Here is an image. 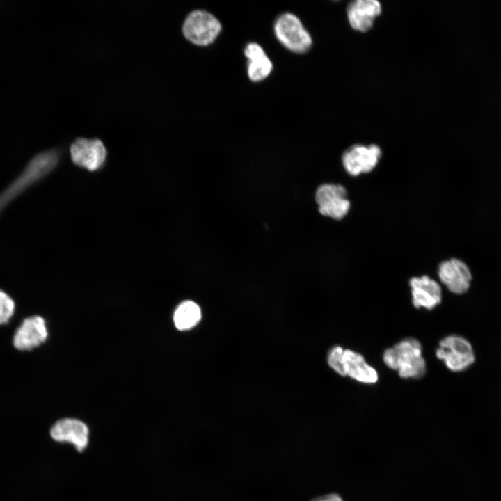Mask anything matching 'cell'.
<instances>
[{
  "mask_svg": "<svg viewBox=\"0 0 501 501\" xmlns=\"http://www.w3.org/2000/svg\"><path fill=\"white\" fill-rule=\"evenodd\" d=\"M383 361L390 368L398 371L402 378L420 379L426 371L422 347L415 339H405L385 350Z\"/></svg>",
  "mask_w": 501,
  "mask_h": 501,
  "instance_id": "1",
  "label": "cell"
},
{
  "mask_svg": "<svg viewBox=\"0 0 501 501\" xmlns=\"http://www.w3.org/2000/svg\"><path fill=\"white\" fill-rule=\"evenodd\" d=\"M58 154L55 150L36 155L21 175L0 196V210L31 184L49 173L57 164Z\"/></svg>",
  "mask_w": 501,
  "mask_h": 501,
  "instance_id": "2",
  "label": "cell"
},
{
  "mask_svg": "<svg viewBox=\"0 0 501 501\" xmlns=\"http://www.w3.org/2000/svg\"><path fill=\"white\" fill-rule=\"evenodd\" d=\"M329 366L339 374L354 379L365 383H374L378 380L376 371L369 366L363 356L340 347H333L328 356Z\"/></svg>",
  "mask_w": 501,
  "mask_h": 501,
  "instance_id": "3",
  "label": "cell"
},
{
  "mask_svg": "<svg viewBox=\"0 0 501 501\" xmlns=\"http://www.w3.org/2000/svg\"><path fill=\"white\" fill-rule=\"evenodd\" d=\"M436 355L450 370L455 372L468 369L475 361L474 349L470 342L456 335L443 338L439 343Z\"/></svg>",
  "mask_w": 501,
  "mask_h": 501,
  "instance_id": "4",
  "label": "cell"
},
{
  "mask_svg": "<svg viewBox=\"0 0 501 501\" xmlns=\"http://www.w3.org/2000/svg\"><path fill=\"white\" fill-rule=\"evenodd\" d=\"M274 32L278 41L294 53H305L312 46L310 35L300 19L292 13H284L277 19Z\"/></svg>",
  "mask_w": 501,
  "mask_h": 501,
  "instance_id": "5",
  "label": "cell"
},
{
  "mask_svg": "<svg viewBox=\"0 0 501 501\" xmlns=\"http://www.w3.org/2000/svg\"><path fill=\"white\" fill-rule=\"evenodd\" d=\"M221 30L220 22L211 13L201 10L190 13L182 26L184 37L193 44L200 46L213 42Z\"/></svg>",
  "mask_w": 501,
  "mask_h": 501,
  "instance_id": "6",
  "label": "cell"
},
{
  "mask_svg": "<svg viewBox=\"0 0 501 501\" xmlns=\"http://www.w3.org/2000/svg\"><path fill=\"white\" fill-rule=\"evenodd\" d=\"M347 190L341 184H324L315 192L319 213L335 220L343 218L350 208Z\"/></svg>",
  "mask_w": 501,
  "mask_h": 501,
  "instance_id": "7",
  "label": "cell"
},
{
  "mask_svg": "<svg viewBox=\"0 0 501 501\" xmlns=\"http://www.w3.org/2000/svg\"><path fill=\"white\" fill-rule=\"evenodd\" d=\"M381 157V148L375 144H356L347 149L342 156L344 170L352 176L372 171Z\"/></svg>",
  "mask_w": 501,
  "mask_h": 501,
  "instance_id": "8",
  "label": "cell"
},
{
  "mask_svg": "<svg viewBox=\"0 0 501 501\" xmlns=\"http://www.w3.org/2000/svg\"><path fill=\"white\" fill-rule=\"evenodd\" d=\"M72 161L78 166L95 171L100 168L106 158V150L97 138H79L70 148Z\"/></svg>",
  "mask_w": 501,
  "mask_h": 501,
  "instance_id": "9",
  "label": "cell"
},
{
  "mask_svg": "<svg viewBox=\"0 0 501 501\" xmlns=\"http://www.w3.org/2000/svg\"><path fill=\"white\" fill-rule=\"evenodd\" d=\"M50 435L58 443H67L77 452L84 451L89 444V429L86 423L76 418H63L51 427Z\"/></svg>",
  "mask_w": 501,
  "mask_h": 501,
  "instance_id": "10",
  "label": "cell"
},
{
  "mask_svg": "<svg viewBox=\"0 0 501 501\" xmlns=\"http://www.w3.org/2000/svg\"><path fill=\"white\" fill-rule=\"evenodd\" d=\"M438 275L441 283L452 293L462 294L470 288L472 276L468 266L462 260L452 258L442 262Z\"/></svg>",
  "mask_w": 501,
  "mask_h": 501,
  "instance_id": "11",
  "label": "cell"
},
{
  "mask_svg": "<svg viewBox=\"0 0 501 501\" xmlns=\"http://www.w3.org/2000/svg\"><path fill=\"white\" fill-rule=\"evenodd\" d=\"M48 332L45 319L38 315L23 320L16 329L13 344L20 351H30L42 344L47 338Z\"/></svg>",
  "mask_w": 501,
  "mask_h": 501,
  "instance_id": "12",
  "label": "cell"
},
{
  "mask_svg": "<svg viewBox=\"0 0 501 501\" xmlns=\"http://www.w3.org/2000/svg\"><path fill=\"white\" fill-rule=\"evenodd\" d=\"M382 8L376 0H356L351 2L347 9L348 21L356 31L366 32L373 26Z\"/></svg>",
  "mask_w": 501,
  "mask_h": 501,
  "instance_id": "13",
  "label": "cell"
},
{
  "mask_svg": "<svg viewBox=\"0 0 501 501\" xmlns=\"http://www.w3.org/2000/svg\"><path fill=\"white\" fill-rule=\"evenodd\" d=\"M411 287L413 305L431 310L439 305L442 299L441 288L439 284L427 276L411 278L409 282Z\"/></svg>",
  "mask_w": 501,
  "mask_h": 501,
  "instance_id": "14",
  "label": "cell"
},
{
  "mask_svg": "<svg viewBox=\"0 0 501 501\" xmlns=\"http://www.w3.org/2000/svg\"><path fill=\"white\" fill-rule=\"evenodd\" d=\"M244 54L248 59V75L251 81H260L269 76L273 65L260 45L249 43Z\"/></svg>",
  "mask_w": 501,
  "mask_h": 501,
  "instance_id": "15",
  "label": "cell"
},
{
  "mask_svg": "<svg viewBox=\"0 0 501 501\" xmlns=\"http://www.w3.org/2000/svg\"><path fill=\"white\" fill-rule=\"evenodd\" d=\"M201 319L199 305L192 301H185L176 308L173 320L176 328L180 331L189 330L194 327Z\"/></svg>",
  "mask_w": 501,
  "mask_h": 501,
  "instance_id": "16",
  "label": "cell"
},
{
  "mask_svg": "<svg viewBox=\"0 0 501 501\" xmlns=\"http://www.w3.org/2000/svg\"><path fill=\"white\" fill-rule=\"evenodd\" d=\"M15 310L13 299L4 291L0 289V325L7 323Z\"/></svg>",
  "mask_w": 501,
  "mask_h": 501,
  "instance_id": "17",
  "label": "cell"
},
{
  "mask_svg": "<svg viewBox=\"0 0 501 501\" xmlns=\"http://www.w3.org/2000/svg\"><path fill=\"white\" fill-rule=\"evenodd\" d=\"M311 501H344L340 495L335 493L318 496Z\"/></svg>",
  "mask_w": 501,
  "mask_h": 501,
  "instance_id": "18",
  "label": "cell"
}]
</instances>
